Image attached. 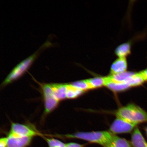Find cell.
Segmentation results:
<instances>
[{"mask_svg":"<svg viewBox=\"0 0 147 147\" xmlns=\"http://www.w3.org/2000/svg\"><path fill=\"white\" fill-rule=\"evenodd\" d=\"M117 117L136 125L147 122V113L139 106L129 104L121 107L115 113Z\"/></svg>","mask_w":147,"mask_h":147,"instance_id":"3","label":"cell"},{"mask_svg":"<svg viewBox=\"0 0 147 147\" xmlns=\"http://www.w3.org/2000/svg\"><path fill=\"white\" fill-rule=\"evenodd\" d=\"M134 72L126 71L125 72L117 74L110 75L109 76L105 77V84L108 82L115 83H126L128 79L134 74Z\"/></svg>","mask_w":147,"mask_h":147,"instance_id":"9","label":"cell"},{"mask_svg":"<svg viewBox=\"0 0 147 147\" xmlns=\"http://www.w3.org/2000/svg\"><path fill=\"white\" fill-rule=\"evenodd\" d=\"M53 45V44L47 40L34 54L18 64L3 80L2 87H5L21 78L30 67L42 51Z\"/></svg>","mask_w":147,"mask_h":147,"instance_id":"1","label":"cell"},{"mask_svg":"<svg viewBox=\"0 0 147 147\" xmlns=\"http://www.w3.org/2000/svg\"><path fill=\"white\" fill-rule=\"evenodd\" d=\"M136 125L117 117L110 126L109 131L113 134L130 133L135 129Z\"/></svg>","mask_w":147,"mask_h":147,"instance_id":"6","label":"cell"},{"mask_svg":"<svg viewBox=\"0 0 147 147\" xmlns=\"http://www.w3.org/2000/svg\"><path fill=\"white\" fill-rule=\"evenodd\" d=\"M127 68V61L125 57H119L112 64L110 69L111 75L125 72Z\"/></svg>","mask_w":147,"mask_h":147,"instance_id":"7","label":"cell"},{"mask_svg":"<svg viewBox=\"0 0 147 147\" xmlns=\"http://www.w3.org/2000/svg\"><path fill=\"white\" fill-rule=\"evenodd\" d=\"M7 137L8 141L7 147H26L30 144L33 138L28 137Z\"/></svg>","mask_w":147,"mask_h":147,"instance_id":"8","label":"cell"},{"mask_svg":"<svg viewBox=\"0 0 147 147\" xmlns=\"http://www.w3.org/2000/svg\"><path fill=\"white\" fill-rule=\"evenodd\" d=\"M104 147H131L126 139L114 135L111 140Z\"/></svg>","mask_w":147,"mask_h":147,"instance_id":"12","label":"cell"},{"mask_svg":"<svg viewBox=\"0 0 147 147\" xmlns=\"http://www.w3.org/2000/svg\"><path fill=\"white\" fill-rule=\"evenodd\" d=\"M39 84L43 95L45 115H49L57 107L60 102L55 96L51 84Z\"/></svg>","mask_w":147,"mask_h":147,"instance_id":"5","label":"cell"},{"mask_svg":"<svg viewBox=\"0 0 147 147\" xmlns=\"http://www.w3.org/2000/svg\"><path fill=\"white\" fill-rule=\"evenodd\" d=\"M131 46L129 43L122 44L117 47L115 53L119 57H126L130 53Z\"/></svg>","mask_w":147,"mask_h":147,"instance_id":"17","label":"cell"},{"mask_svg":"<svg viewBox=\"0 0 147 147\" xmlns=\"http://www.w3.org/2000/svg\"><path fill=\"white\" fill-rule=\"evenodd\" d=\"M131 144L134 147H147V143L139 128L134 130L131 137Z\"/></svg>","mask_w":147,"mask_h":147,"instance_id":"10","label":"cell"},{"mask_svg":"<svg viewBox=\"0 0 147 147\" xmlns=\"http://www.w3.org/2000/svg\"><path fill=\"white\" fill-rule=\"evenodd\" d=\"M113 135L109 131H97L79 132L73 134L57 135L55 137L83 140L90 142L100 144L104 147L111 140Z\"/></svg>","mask_w":147,"mask_h":147,"instance_id":"2","label":"cell"},{"mask_svg":"<svg viewBox=\"0 0 147 147\" xmlns=\"http://www.w3.org/2000/svg\"><path fill=\"white\" fill-rule=\"evenodd\" d=\"M145 81L140 72L134 73L127 82L130 88L137 87L142 84Z\"/></svg>","mask_w":147,"mask_h":147,"instance_id":"14","label":"cell"},{"mask_svg":"<svg viewBox=\"0 0 147 147\" xmlns=\"http://www.w3.org/2000/svg\"><path fill=\"white\" fill-rule=\"evenodd\" d=\"M37 136L42 137L44 136L43 134L40 133L33 125L12 122L8 137L33 138Z\"/></svg>","mask_w":147,"mask_h":147,"instance_id":"4","label":"cell"},{"mask_svg":"<svg viewBox=\"0 0 147 147\" xmlns=\"http://www.w3.org/2000/svg\"><path fill=\"white\" fill-rule=\"evenodd\" d=\"M139 72L144 79L145 82L147 81V68L144 69V70L140 71Z\"/></svg>","mask_w":147,"mask_h":147,"instance_id":"22","label":"cell"},{"mask_svg":"<svg viewBox=\"0 0 147 147\" xmlns=\"http://www.w3.org/2000/svg\"><path fill=\"white\" fill-rule=\"evenodd\" d=\"M55 97L59 102L67 99L65 84H51Z\"/></svg>","mask_w":147,"mask_h":147,"instance_id":"11","label":"cell"},{"mask_svg":"<svg viewBox=\"0 0 147 147\" xmlns=\"http://www.w3.org/2000/svg\"><path fill=\"white\" fill-rule=\"evenodd\" d=\"M65 84L67 99L76 98L84 93V91L75 87L71 83Z\"/></svg>","mask_w":147,"mask_h":147,"instance_id":"13","label":"cell"},{"mask_svg":"<svg viewBox=\"0 0 147 147\" xmlns=\"http://www.w3.org/2000/svg\"><path fill=\"white\" fill-rule=\"evenodd\" d=\"M105 86L109 88L112 91L115 92L125 90L130 88L129 85L127 83H115L108 82L106 83Z\"/></svg>","mask_w":147,"mask_h":147,"instance_id":"16","label":"cell"},{"mask_svg":"<svg viewBox=\"0 0 147 147\" xmlns=\"http://www.w3.org/2000/svg\"><path fill=\"white\" fill-rule=\"evenodd\" d=\"M74 86L84 91L90 90V88L87 80L78 81L71 83Z\"/></svg>","mask_w":147,"mask_h":147,"instance_id":"19","label":"cell"},{"mask_svg":"<svg viewBox=\"0 0 147 147\" xmlns=\"http://www.w3.org/2000/svg\"><path fill=\"white\" fill-rule=\"evenodd\" d=\"M87 80L89 84L90 90L96 89L105 85V77H97V78L87 79Z\"/></svg>","mask_w":147,"mask_h":147,"instance_id":"15","label":"cell"},{"mask_svg":"<svg viewBox=\"0 0 147 147\" xmlns=\"http://www.w3.org/2000/svg\"><path fill=\"white\" fill-rule=\"evenodd\" d=\"M67 147H84V145L78 144V143L71 142L66 143Z\"/></svg>","mask_w":147,"mask_h":147,"instance_id":"21","label":"cell"},{"mask_svg":"<svg viewBox=\"0 0 147 147\" xmlns=\"http://www.w3.org/2000/svg\"><path fill=\"white\" fill-rule=\"evenodd\" d=\"M8 141V137L1 138L0 139V147H7Z\"/></svg>","mask_w":147,"mask_h":147,"instance_id":"20","label":"cell"},{"mask_svg":"<svg viewBox=\"0 0 147 147\" xmlns=\"http://www.w3.org/2000/svg\"><path fill=\"white\" fill-rule=\"evenodd\" d=\"M42 137L45 140L49 147H67L66 144L58 140L47 138L44 136Z\"/></svg>","mask_w":147,"mask_h":147,"instance_id":"18","label":"cell"},{"mask_svg":"<svg viewBox=\"0 0 147 147\" xmlns=\"http://www.w3.org/2000/svg\"><path fill=\"white\" fill-rule=\"evenodd\" d=\"M145 130H146V135L147 136V126H146V127L145 128Z\"/></svg>","mask_w":147,"mask_h":147,"instance_id":"23","label":"cell"}]
</instances>
